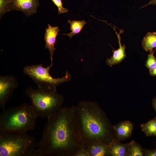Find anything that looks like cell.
<instances>
[{"label": "cell", "mask_w": 156, "mask_h": 156, "mask_svg": "<svg viewBox=\"0 0 156 156\" xmlns=\"http://www.w3.org/2000/svg\"><path fill=\"white\" fill-rule=\"evenodd\" d=\"M144 155V151L139 144L133 141L129 143L127 156H142Z\"/></svg>", "instance_id": "e0dca14e"}, {"label": "cell", "mask_w": 156, "mask_h": 156, "mask_svg": "<svg viewBox=\"0 0 156 156\" xmlns=\"http://www.w3.org/2000/svg\"><path fill=\"white\" fill-rule=\"evenodd\" d=\"M53 63L46 67L43 64L26 66L23 68L24 73L28 76L38 86V87L46 88H56L61 84L70 81V74L67 71L61 78H54L50 74L49 71Z\"/></svg>", "instance_id": "8992f818"}, {"label": "cell", "mask_w": 156, "mask_h": 156, "mask_svg": "<svg viewBox=\"0 0 156 156\" xmlns=\"http://www.w3.org/2000/svg\"><path fill=\"white\" fill-rule=\"evenodd\" d=\"M75 107L82 148L85 150L97 142L110 144L114 140L109 122L98 104L82 101Z\"/></svg>", "instance_id": "7a4b0ae2"}, {"label": "cell", "mask_w": 156, "mask_h": 156, "mask_svg": "<svg viewBox=\"0 0 156 156\" xmlns=\"http://www.w3.org/2000/svg\"><path fill=\"white\" fill-rule=\"evenodd\" d=\"M144 154L146 156H156V149L151 150L145 149L144 150Z\"/></svg>", "instance_id": "44dd1931"}, {"label": "cell", "mask_w": 156, "mask_h": 156, "mask_svg": "<svg viewBox=\"0 0 156 156\" xmlns=\"http://www.w3.org/2000/svg\"><path fill=\"white\" fill-rule=\"evenodd\" d=\"M156 5V0H150L149 2L146 5L142 6L141 8H143L149 5Z\"/></svg>", "instance_id": "7402d4cb"}, {"label": "cell", "mask_w": 156, "mask_h": 156, "mask_svg": "<svg viewBox=\"0 0 156 156\" xmlns=\"http://www.w3.org/2000/svg\"><path fill=\"white\" fill-rule=\"evenodd\" d=\"M11 0H0V19L6 13L11 11Z\"/></svg>", "instance_id": "ac0fdd59"}, {"label": "cell", "mask_w": 156, "mask_h": 156, "mask_svg": "<svg viewBox=\"0 0 156 156\" xmlns=\"http://www.w3.org/2000/svg\"><path fill=\"white\" fill-rule=\"evenodd\" d=\"M37 117L32 105L26 103L5 108L0 115V131L27 132L33 130Z\"/></svg>", "instance_id": "3957f363"}, {"label": "cell", "mask_w": 156, "mask_h": 156, "mask_svg": "<svg viewBox=\"0 0 156 156\" xmlns=\"http://www.w3.org/2000/svg\"><path fill=\"white\" fill-rule=\"evenodd\" d=\"M152 105L156 112V98H154L153 99Z\"/></svg>", "instance_id": "cb8c5ba5"}, {"label": "cell", "mask_w": 156, "mask_h": 156, "mask_svg": "<svg viewBox=\"0 0 156 156\" xmlns=\"http://www.w3.org/2000/svg\"><path fill=\"white\" fill-rule=\"evenodd\" d=\"M37 144L26 132L0 131V156H32Z\"/></svg>", "instance_id": "277c9868"}, {"label": "cell", "mask_w": 156, "mask_h": 156, "mask_svg": "<svg viewBox=\"0 0 156 156\" xmlns=\"http://www.w3.org/2000/svg\"><path fill=\"white\" fill-rule=\"evenodd\" d=\"M18 86L17 81L14 76H0V107L2 110L5 109L6 103Z\"/></svg>", "instance_id": "52a82bcc"}, {"label": "cell", "mask_w": 156, "mask_h": 156, "mask_svg": "<svg viewBox=\"0 0 156 156\" xmlns=\"http://www.w3.org/2000/svg\"><path fill=\"white\" fill-rule=\"evenodd\" d=\"M142 45L146 51L151 52L154 48H156V32H148L144 37Z\"/></svg>", "instance_id": "5bb4252c"}, {"label": "cell", "mask_w": 156, "mask_h": 156, "mask_svg": "<svg viewBox=\"0 0 156 156\" xmlns=\"http://www.w3.org/2000/svg\"><path fill=\"white\" fill-rule=\"evenodd\" d=\"M60 31L58 26H53L50 24L48 25L46 28L44 35V40L45 42V48L49 52L51 63H53V57L54 51L56 50L55 44L56 42V37Z\"/></svg>", "instance_id": "9c48e42d"}, {"label": "cell", "mask_w": 156, "mask_h": 156, "mask_svg": "<svg viewBox=\"0 0 156 156\" xmlns=\"http://www.w3.org/2000/svg\"><path fill=\"white\" fill-rule=\"evenodd\" d=\"M67 23L70 25V29L71 31L68 34H64L62 35L67 36L70 38L79 34L83 28L84 26L86 25L87 23L84 20L81 21L73 20H68Z\"/></svg>", "instance_id": "9a60e30c"}, {"label": "cell", "mask_w": 156, "mask_h": 156, "mask_svg": "<svg viewBox=\"0 0 156 156\" xmlns=\"http://www.w3.org/2000/svg\"><path fill=\"white\" fill-rule=\"evenodd\" d=\"M155 51L150 52L148 55L145 65L149 69V71L151 70L156 66V58L154 56V53Z\"/></svg>", "instance_id": "d6986e66"}, {"label": "cell", "mask_w": 156, "mask_h": 156, "mask_svg": "<svg viewBox=\"0 0 156 156\" xmlns=\"http://www.w3.org/2000/svg\"><path fill=\"white\" fill-rule=\"evenodd\" d=\"M116 33L118 39L119 47L117 50H112V56L110 58H107L106 60V64L110 67L121 62L126 56L125 52V45L123 46L121 45L120 35L116 32Z\"/></svg>", "instance_id": "8fae6325"}, {"label": "cell", "mask_w": 156, "mask_h": 156, "mask_svg": "<svg viewBox=\"0 0 156 156\" xmlns=\"http://www.w3.org/2000/svg\"><path fill=\"white\" fill-rule=\"evenodd\" d=\"M11 11L16 10L23 12L27 16L37 12L39 5L38 0H11Z\"/></svg>", "instance_id": "ba28073f"}, {"label": "cell", "mask_w": 156, "mask_h": 156, "mask_svg": "<svg viewBox=\"0 0 156 156\" xmlns=\"http://www.w3.org/2000/svg\"><path fill=\"white\" fill-rule=\"evenodd\" d=\"M85 150L89 156H106L109 155V145L102 142H97Z\"/></svg>", "instance_id": "7c38bea8"}, {"label": "cell", "mask_w": 156, "mask_h": 156, "mask_svg": "<svg viewBox=\"0 0 156 156\" xmlns=\"http://www.w3.org/2000/svg\"><path fill=\"white\" fill-rule=\"evenodd\" d=\"M149 72L150 74L151 75L153 76H156V66Z\"/></svg>", "instance_id": "603a6c76"}, {"label": "cell", "mask_w": 156, "mask_h": 156, "mask_svg": "<svg viewBox=\"0 0 156 156\" xmlns=\"http://www.w3.org/2000/svg\"><path fill=\"white\" fill-rule=\"evenodd\" d=\"M47 119L32 156H75L82 148L75 106L62 107Z\"/></svg>", "instance_id": "6da1fadb"}, {"label": "cell", "mask_w": 156, "mask_h": 156, "mask_svg": "<svg viewBox=\"0 0 156 156\" xmlns=\"http://www.w3.org/2000/svg\"><path fill=\"white\" fill-rule=\"evenodd\" d=\"M30 99L38 117L49 118L62 107L64 96L59 93L56 88L38 87L36 89L29 87L25 91Z\"/></svg>", "instance_id": "5b68a950"}, {"label": "cell", "mask_w": 156, "mask_h": 156, "mask_svg": "<svg viewBox=\"0 0 156 156\" xmlns=\"http://www.w3.org/2000/svg\"><path fill=\"white\" fill-rule=\"evenodd\" d=\"M133 126V124L131 122L125 121L114 126L113 128L118 139L123 140L130 136Z\"/></svg>", "instance_id": "30bf717a"}, {"label": "cell", "mask_w": 156, "mask_h": 156, "mask_svg": "<svg viewBox=\"0 0 156 156\" xmlns=\"http://www.w3.org/2000/svg\"><path fill=\"white\" fill-rule=\"evenodd\" d=\"M142 131L146 136H156V117L141 125Z\"/></svg>", "instance_id": "2e32d148"}, {"label": "cell", "mask_w": 156, "mask_h": 156, "mask_svg": "<svg viewBox=\"0 0 156 156\" xmlns=\"http://www.w3.org/2000/svg\"><path fill=\"white\" fill-rule=\"evenodd\" d=\"M51 1L57 7L59 14L68 12V10L63 6V3L62 0H51Z\"/></svg>", "instance_id": "ffe728a7"}, {"label": "cell", "mask_w": 156, "mask_h": 156, "mask_svg": "<svg viewBox=\"0 0 156 156\" xmlns=\"http://www.w3.org/2000/svg\"><path fill=\"white\" fill-rule=\"evenodd\" d=\"M129 144H122L114 140L109 145V155L112 156H127Z\"/></svg>", "instance_id": "4fadbf2b"}]
</instances>
